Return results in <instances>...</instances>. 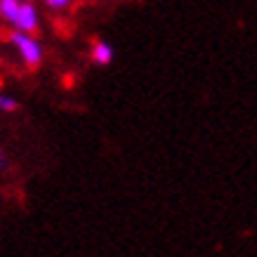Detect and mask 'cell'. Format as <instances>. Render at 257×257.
Listing matches in <instances>:
<instances>
[{"instance_id":"cell-2","label":"cell","mask_w":257,"mask_h":257,"mask_svg":"<svg viewBox=\"0 0 257 257\" xmlns=\"http://www.w3.org/2000/svg\"><path fill=\"white\" fill-rule=\"evenodd\" d=\"M38 10L33 8L31 3H22L19 5V12H17V19H15V29L17 31H24V33H33L38 29Z\"/></svg>"},{"instance_id":"cell-7","label":"cell","mask_w":257,"mask_h":257,"mask_svg":"<svg viewBox=\"0 0 257 257\" xmlns=\"http://www.w3.org/2000/svg\"><path fill=\"white\" fill-rule=\"evenodd\" d=\"M5 165H8V163H5V156L0 154V168H5Z\"/></svg>"},{"instance_id":"cell-6","label":"cell","mask_w":257,"mask_h":257,"mask_svg":"<svg viewBox=\"0 0 257 257\" xmlns=\"http://www.w3.org/2000/svg\"><path fill=\"white\" fill-rule=\"evenodd\" d=\"M71 3H73V0H45V5L50 10H55V12H62V10L71 8Z\"/></svg>"},{"instance_id":"cell-5","label":"cell","mask_w":257,"mask_h":257,"mask_svg":"<svg viewBox=\"0 0 257 257\" xmlns=\"http://www.w3.org/2000/svg\"><path fill=\"white\" fill-rule=\"evenodd\" d=\"M17 104L12 97H8V94H0V111H5V113H12V111H17Z\"/></svg>"},{"instance_id":"cell-4","label":"cell","mask_w":257,"mask_h":257,"mask_svg":"<svg viewBox=\"0 0 257 257\" xmlns=\"http://www.w3.org/2000/svg\"><path fill=\"white\" fill-rule=\"evenodd\" d=\"M19 5H22V0H0V17H3L5 22L15 24Z\"/></svg>"},{"instance_id":"cell-1","label":"cell","mask_w":257,"mask_h":257,"mask_svg":"<svg viewBox=\"0 0 257 257\" xmlns=\"http://www.w3.org/2000/svg\"><path fill=\"white\" fill-rule=\"evenodd\" d=\"M10 40H12V45L17 47L19 57L24 59V64H26L29 69L40 66V62H43V47H40V43L36 38H31V33L15 31L10 36Z\"/></svg>"},{"instance_id":"cell-3","label":"cell","mask_w":257,"mask_h":257,"mask_svg":"<svg viewBox=\"0 0 257 257\" xmlns=\"http://www.w3.org/2000/svg\"><path fill=\"white\" fill-rule=\"evenodd\" d=\"M92 62L99 64V66H106V64L113 62V47L104 40H94L92 43Z\"/></svg>"}]
</instances>
